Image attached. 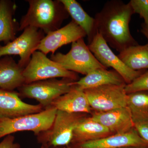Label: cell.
Wrapping results in <instances>:
<instances>
[{
  "instance_id": "cell-1",
  "label": "cell",
  "mask_w": 148,
  "mask_h": 148,
  "mask_svg": "<svg viewBox=\"0 0 148 148\" xmlns=\"http://www.w3.org/2000/svg\"><path fill=\"white\" fill-rule=\"evenodd\" d=\"M134 14L130 4L120 0L107 2L95 14V30L111 47L120 52L138 45L130 32L129 24Z\"/></svg>"
},
{
  "instance_id": "cell-2",
  "label": "cell",
  "mask_w": 148,
  "mask_h": 148,
  "mask_svg": "<svg viewBox=\"0 0 148 148\" xmlns=\"http://www.w3.org/2000/svg\"><path fill=\"white\" fill-rule=\"evenodd\" d=\"M29 8L18 24V32L28 27L40 29L47 34L60 29L69 15L60 0H28Z\"/></svg>"
},
{
  "instance_id": "cell-3",
  "label": "cell",
  "mask_w": 148,
  "mask_h": 148,
  "mask_svg": "<svg viewBox=\"0 0 148 148\" xmlns=\"http://www.w3.org/2000/svg\"><path fill=\"white\" fill-rule=\"evenodd\" d=\"M86 114L69 113L58 110L51 127L37 135L38 143L48 147H67L71 143L75 128Z\"/></svg>"
},
{
  "instance_id": "cell-4",
  "label": "cell",
  "mask_w": 148,
  "mask_h": 148,
  "mask_svg": "<svg viewBox=\"0 0 148 148\" xmlns=\"http://www.w3.org/2000/svg\"><path fill=\"white\" fill-rule=\"evenodd\" d=\"M50 59L66 70L85 75L96 69H107L95 58L84 38L72 43L68 53H54L51 56Z\"/></svg>"
},
{
  "instance_id": "cell-5",
  "label": "cell",
  "mask_w": 148,
  "mask_h": 148,
  "mask_svg": "<svg viewBox=\"0 0 148 148\" xmlns=\"http://www.w3.org/2000/svg\"><path fill=\"white\" fill-rule=\"evenodd\" d=\"M75 81L66 78L39 81L23 85L18 88V94L20 97L36 100L45 109L56 99L71 90Z\"/></svg>"
},
{
  "instance_id": "cell-6",
  "label": "cell",
  "mask_w": 148,
  "mask_h": 148,
  "mask_svg": "<svg viewBox=\"0 0 148 148\" xmlns=\"http://www.w3.org/2000/svg\"><path fill=\"white\" fill-rule=\"evenodd\" d=\"M57 111L49 107L38 113L0 119V139L21 131H32L37 136L51 127Z\"/></svg>"
},
{
  "instance_id": "cell-7",
  "label": "cell",
  "mask_w": 148,
  "mask_h": 148,
  "mask_svg": "<svg viewBox=\"0 0 148 148\" xmlns=\"http://www.w3.org/2000/svg\"><path fill=\"white\" fill-rule=\"evenodd\" d=\"M23 75L25 84L58 77L71 79L76 81L79 79L76 73L64 69L39 51H36L32 54Z\"/></svg>"
},
{
  "instance_id": "cell-8",
  "label": "cell",
  "mask_w": 148,
  "mask_h": 148,
  "mask_svg": "<svg viewBox=\"0 0 148 148\" xmlns=\"http://www.w3.org/2000/svg\"><path fill=\"white\" fill-rule=\"evenodd\" d=\"M88 46L95 58L106 69L109 67L113 69L122 77L126 84H130L147 71H134L127 67L111 50L99 33H96Z\"/></svg>"
},
{
  "instance_id": "cell-9",
  "label": "cell",
  "mask_w": 148,
  "mask_h": 148,
  "mask_svg": "<svg viewBox=\"0 0 148 148\" xmlns=\"http://www.w3.org/2000/svg\"><path fill=\"white\" fill-rule=\"evenodd\" d=\"M126 84L108 85L84 90L91 108L96 112H107L126 107Z\"/></svg>"
},
{
  "instance_id": "cell-10",
  "label": "cell",
  "mask_w": 148,
  "mask_h": 148,
  "mask_svg": "<svg viewBox=\"0 0 148 148\" xmlns=\"http://www.w3.org/2000/svg\"><path fill=\"white\" fill-rule=\"evenodd\" d=\"M41 30L33 27L25 28L19 36L5 45H0V58L5 56L18 55V64L25 68L29 63L36 47L45 36Z\"/></svg>"
},
{
  "instance_id": "cell-11",
  "label": "cell",
  "mask_w": 148,
  "mask_h": 148,
  "mask_svg": "<svg viewBox=\"0 0 148 148\" xmlns=\"http://www.w3.org/2000/svg\"><path fill=\"white\" fill-rule=\"evenodd\" d=\"M84 31L72 20L62 28L48 33L40 41L35 51L47 55L55 53L58 48L86 36Z\"/></svg>"
},
{
  "instance_id": "cell-12",
  "label": "cell",
  "mask_w": 148,
  "mask_h": 148,
  "mask_svg": "<svg viewBox=\"0 0 148 148\" xmlns=\"http://www.w3.org/2000/svg\"><path fill=\"white\" fill-rule=\"evenodd\" d=\"M128 147L148 148V143L140 137L134 128L125 133L113 134L99 140L70 145L66 147L120 148Z\"/></svg>"
},
{
  "instance_id": "cell-13",
  "label": "cell",
  "mask_w": 148,
  "mask_h": 148,
  "mask_svg": "<svg viewBox=\"0 0 148 148\" xmlns=\"http://www.w3.org/2000/svg\"><path fill=\"white\" fill-rule=\"evenodd\" d=\"M18 92L0 89V119L14 118L38 113L45 110L42 106L23 102Z\"/></svg>"
},
{
  "instance_id": "cell-14",
  "label": "cell",
  "mask_w": 148,
  "mask_h": 148,
  "mask_svg": "<svg viewBox=\"0 0 148 148\" xmlns=\"http://www.w3.org/2000/svg\"><path fill=\"white\" fill-rule=\"evenodd\" d=\"M91 118L107 127L113 134L125 133L134 128L131 114L127 107L107 112H96Z\"/></svg>"
},
{
  "instance_id": "cell-15",
  "label": "cell",
  "mask_w": 148,
  "mask_h": 148,
  "mask_svg": "<svg viewBox=\"0 0 148 148\" xmlns=\"http://www.w3.org/2000/svg\"><path fill=\"white\" fill-rule=\"evenodd\" d=\"M50 107L69 113L89 114L91 112L84 90L77 88L75 86L69 92L53 101Z\"/></svg>"
},
{
  "instance_id": "cell-16",
  "label": "cell",
  "mask_w": 148,
  "mask_h": 148,
  "mask_svg": "<svg viewBox=\"0 0 148 148\" xmlns=\"http://www.w3.org/2000/svg\"><path fill=\"white\" fill-rule=\"evenodd\" d=\"M24 69L10 56L0 58V89L14 91L25 84Z\"/></svg>"
},
{
  "instance_id": "cell-17",
  "label": "cell",
  "mask_w": 148,
  "mask_h": 148,
  "mask_svg": "<svg viewBox=\"0 0 148 148\" xmlns=\"http://www.w3.org/2000/svg\"><path fill=\"white\" fill-rule=\"evenodd\" d=\"M126 84L122 77L114 70L96 69L74 82L75 87L84 90L108 85Z\"/></svg>"
},
{
  "instance_id": "cell-18",
  "label": "cell",
  "mask_w": 148,
  "mask_h": 148,
  "mask_svg": "<svg viewBox=\"0 0 148 148\" xmlns=\"http://www.w3.org/2000/svg\"><path fill=\"white\" fill-rule=\"evenodd\" d=\"M112 135V132L100 123L91 117L86 116L75 128L71 143L69 146L99 140Z\"/></svg>"
},
{
  "instance_id": "cell-19",
  "label": "cell",
  "mask_w": 148,
  "mask_h": 148,
  "mask_svg": "<svg viewBox=\"0 0 148 148\" xmlns=\"http://www.w3.org/2000/svg\"><path fill=\"white\" fill-rule=\"evenodd\" d=\"M16 8L12 1H0V42L5 45L15 39L18 32V24L14 18Z\"/></svg>"
},
{
  "instance_id": "cell-20",
  "label": "cell",
  "mask_w": 148,
  "mask_h": 148,
  "mask_svg": "<svg viewBox=\"0 0 148 148\" xmlns=\"http://www.w3.org/2000/svg\"><path fill=\"white\" fill-rule=\"evenodd\" d=\"M73 20L84 31L88 37V44L96 34L94 18L88 15L79 3L75 0H60Z\"/></svg>"
},
{
  "instance_id": "cell-21",
  "label": "cell",
  "mask_w": 148,
  "mask_h": 148,
  "mask_svg": "<svg viewBox=\"0 0 148 148\" xmlns=\"http://www.w3.org/2000/svg\"><path fill=\"white\" fill-rule=\"evenodd\" d=\"M117 56L131 70H148V43L129 47L119 52Z\"/></svg>"
},
{
  "instance_id": "cell-22",
  "label": "cell",
  "mask_w": 148,
  "mask_h": 148,
  "mask_svg": "<svg viewBox=\"0 0 148 148\" xmlns=\"http://www.w3.org/2000/svg\"><path fill=\"white\" fill-rule=\"evenodd\" d=\"M126 107L129 109L134 123L148 119V91L127 94Z\"/></svg>"
},
{
  "instance_id": "cell-23",
  "label": "cell",
  "mask_w": 148,
  "mask_h": 148,
  "mask_svg": "<svg viewBox=\"0 0 148 148\" xmlns=\"http://www.w3.org/2000/svg\"><path fill=\"white\" fill-rule=\"evenodd\" d=\"M125 90L127 94L140 91H148V71L135 79L129 84H126Z\"/></svg>"
},
{
  "instance_id": "cell-24",
  "label": "cell",
  "mask_w": 148,
  "mask_h": 148,
  "mask_svg": "<svg viewBox=\"0 0 148 148\" xmlns=\"http://www.w3.org/2000/svg\"><path fill=\"white\" fill-rule=\"evenodd\" d=\"M133 13L138 14L148 26V0H131L129 2Z\"/></svg>"
},
{
  "instance_id": "cell-25",
  "label": "cell",
  "mask_w": 148,
  "mask_h": 148,
  "mask_svg": "<svg viewBox=\"0 0 148 148\" xmlns=\"http://www.w3.org/2000/svg\"><path fill=\"white\" fill-rule=\"evenodd\" d=\"M134 128L143 140L148 143V119L134 123Z\"/></svg>"
},
{
  "instance_id": "cell-26",
  "label": "cell",
  "mask_w": 148,
  "mask_h": 148,
  "mask_svg": "<svg viewBox=\"0 0 148 148\" xmlns=\"http://www.w3.org/2000/svg\"><path fill=\"white\" fill-rule=\"evenodd\" d=\"M15 138L13 135L5 136L0 143V148H21L20 144L14 142Z\"/></svg>"
},
{
  "instance_id": "cell-27",
  "label": "cell",
  "mask_w": 148,
  "mask_h": 148,
  "mask_svg": "<svg viewBox=\"0 0 148 148\" xmlns=\"http://www.w3.org/2000/svg\"><path fill=\"white\" fill-rule=\"evenodd\" d=\"M140 32L147 38L148 41V26L144 23L141 25Z\"/></svg>"
},
{
  "instance_id": "cell-28",
  "label": "cell",
  "mask_w": 148,
  "mask_h": 148,
  "mask_svg": "<svg viewBox=\"0 0 148 148\" xmlns=\"http://www.w3.org/2000/svg\"><path fill=\"white\" fill-rule=\"evenodd\" d=\"M143 148L139 147H122V148Z\"/></svg>"
},
{
  "instance_id": "cell-29",
  "label": "cell",
  "mask_w": 148,
  "mask_h": 148,
  "mask_svg": "<svg viewBox=\"0 0 148 148\" xmlns=\"http://www.w3.org/2000/svg\"><path fill=\"white\" fill-rule=\"evenodd\" d=\"M41 148H49L47 146L45 145H41Z\"/></svg>"
},
{
  "instance_id": "cell-30",
  "label": "cell",
  "mask_w": 148,
  "mask_h": 148,
  "mask_svg": "<svg viewBox=\"0 0 148 148\" xmlns=\"http://www.w3.org/2000/svg\"><path fill=\"white\" fill-rule=\"evenodd\" d=\"M50 148H67L66 147H51Z\"/></svg>"
}]
</instances>
